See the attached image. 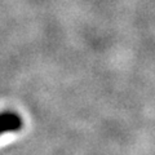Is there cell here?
Segmentation results:
<instances>
[{"instance_id": "obj_1", "label": "cell", "mask_w": 155, "mask_h": 155, "mask_svg": "<svg viewBox=\"0 0 155 155\" xmlns=\"http://www.w3.org/2000/svg\"><path fill=\"white\" fill-rule=\"evenodd\" d=\"M23 128V119L16 111L4 110L0 113V136L7 132H18Z\"/></svg>"}]
</instances>
